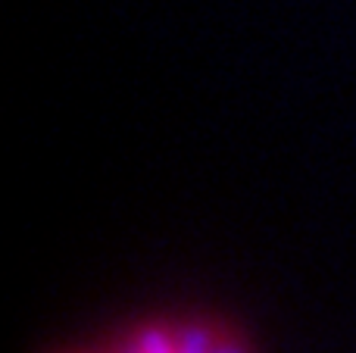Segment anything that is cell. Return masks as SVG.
I'll return each mask as SVG.
<instances>
[{
	"label": "cell",
	"mask_w": 356,
	"mask_h": 353,
	"mask_svg": "<svg viewBox=\"0 0 356 353\" xmlns=\"http://www.w3.org/2000/svg\"><path fill=\"white\" fill-rule=\"evenodd\" d=\"M213 353H250V350H247V344L241 341L234 331L219 329V335H216V344H213Z\"/></svg>",
	"instance_id": "7a4b0ae2"
},
{
	"label": "cell",
	"mask_w": 356,
	"mask_h": 353,
	"mask_svg": "<svg viewBox=\"0 0 356 353\" xmlns=\"http://www.w3.org/2000/svg\"><path fill=\"white\" fill-rule=\"evenodd\" d=\"M110 353H184L178 322H144L131 329Z\"/></svg>",
	"instance_id": "6da1fadb"
}]
</instances>
